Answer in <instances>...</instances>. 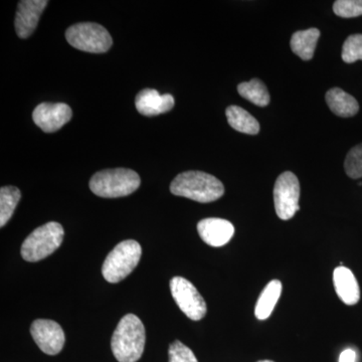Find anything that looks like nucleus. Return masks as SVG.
<instances>
[{
	"label": "nucleus",
	"mask_w": 362,
	"mask_h": 362,
	"mask_svg": "<svg viewBox=\"0 0 362 362\" xmlns=\"http://www.w3.org/2000/svg\"><path fill=\"white\" fill-rule=\"evenodd\" d=\"M238 92L243 98L259 107H266L270 103V94L265 84L259 78H252L250 82L240 83Z\"/></svg>",
	"instance_id": "6ab92c4d"
},
{
	"label": "nucleus",
	"mask_w": 362,
	"mask_h": 362,
	"mask_svg": "<svg viewBox=\"0 0 362 362\" xmlns=\"http://www.w3.org/2000/svg\"><path fill=\"white\" fill-rule=\"evenodd\" d=\"M333 283L337 296L343 303L356 305L361 299V289L356 276L346 267H337L333 272Z\"/></svg>",
	"instance_id": "4468645a"
},
{
	"label": "nucleus",
	"mask_w": 362,
	"mask_h": 362,
	"mask_svg": "<svg viewBox=\"0 0 362 362\" xmlns=\"http://www.w3.org/2000/svg\"><path fill=\"white\" fill-rule=\"evenodd\" d=\"M333 11L340 18H350L362 16V0H337Z\"/></svg>",
	"instance_id": "5701e85b"
},
{
	"label": "nucleus",
	"mask_w": 362,
	"mask_h": 362,
	"mask_svg": "<svg viewBox=\"0 0 362 362\" xmlns=\"http://www.w3.org/2000/svg\"><path fill=\"white\" fill-rule=\"evenodd\" d=\"M171 194L207 204L218 201L225 194L223 183L202 171H185L176 176L170 185Z\"/></svg>",
	"instance_id": "f03ea898"
},
{
	"label": "nucleus",
	"mask_w": 362,
	"mask_h": 362,
	"mask_svg": "<svg viewBox=\"0 0 362 362\" xmlns=\"http://www.w3.org/2000/svg\"><path fill=\"white\" fill-rule=\"evenodd\" d=\"M47 4L49 1L47 0H23L18 2L14 25L21 39H28L35 32Z\"/></svg>",
	"instance_id": "9b49d317"
},
{
	"label": "nucleus",
	"mask_w": 362,
	"mask_h": 362,
	"mask_svg": "<svg viewBox=\"0 0 362 362\" xmlns=\"http://www.w3.org/2000/svg\"><path fill=\"white\" fill-rule=\"evenodd\" d=\"M258 362H274V361H259Z\"/></svg>",
	"instance_id": "a878e982"
},
{
	"label": "nucleus",
	"mask_w": 362,
	"mask_h": 362,
	"mask_svg": "<svg viewBox=\"0 0 362 362\" xmlns=\"http://www.w3.org/2000/svg\"><path fill=\"white\" fill-rule=\"evenodd\" d=\"M145 328L134 314H127L117 325L111 339V349L119 362H136L144 351Z\"/></svg>",
	"instance_id": "f257e3e1"
},
{
	"label": "nucleus",
	"mask_w": 362,
	"mask_h": 362,
	"mask_svg": "<svg viewBox=\"0 0 362 362\" xmlns=\"http://www.w3.org/2000/svg\"><path fill=\"white\" fill-rule=\"evenodd\" d=\"M168 362H199L194 352L182 342L175 340L168 349Z\"/></svg>",
	"instance_id": "b1692460"
},
{
	"label": "nucleus",
	"mask_w": 362,
	"mask_h": 362,
	"mask_svg": "<svg viewBox=\"0 0 362 362\" xmlns=\"http://www.w3.org/2000/svg\"><path fill=\"white\" fill-rule=\"evenodd\" d=\"M226 115L228 124L233 129L245 134H258L259 131L258 120L245 109L239 106H230L226 109Z\"/></svg>",
	"instance_id": "a211bd4d"
},
{
	"label": "nucleus",
	"mask_w": 362,
	"mask_h": 362,
	"mask_svg": "<svg viewBox=\"0 0 362 362\" xmlns=\"http://www.w3.org/2000/svg\"><path fill=\"white\" fill-rule=\"evenodd\" d=\"M282 292V283L279 280H273L266 286L265 289L259 295L255 308V315L259 320H266L273 313L274 308L280 299Z\"/></svg>",
	"instance_id": "f3484780"
},
{
	"label": "nucleus",
	"mask_w": 362,
	"mask_h": 362,
	"mask_svg": "<svg viewBox=\"0 0 362 362\" xmlns=\"http://www.w3.org/2000/svg\"><path fill=\"white\" fill-rule=\"evenodd\" d=\"M21 190L16 187H4L0 189V226L8 223L16 206L21 201Z\"/></svg>",
	"instance_id": "aec40b11"
},
{
	"label": "nucleus",
	"mask_w": 362,
	"mask_h": 362,
	"mask_svg": "<svg viewBox=\"0 0 362 362\" xmlns=\"http://www.w3.org/2000/svg\"><path fill=\"white\" fill-rule=\"evenodd\" d=\"M342 59L347 64L362 61V35H349L342 47Z\"/></svg>",
	"instance_id": "412c9836"
},
{
	"label": "nucleus",
	"mask_w": 362,
	"mask_h": 362,
	"mask_svg": "<svg viewBox=\"0 0 362 362\" xmlns=\"http://www.w3.org/2000/svg\"><path fill=\"white\" fill-rule=\"evenodd\" d=\"M319 37L320 32L314 28L295 33L290 42L293 52L303 61H309L313 58Z\"/></svg>",
	"instance_id": "dca6fc26"
},
{
	"label": "nucleus",
	"mask_w": 362,
	"mask_h": 362,
	"mask_svg": "<svg viewBox=\"0 0 362 362\" xmlns=\"http://www.w3.org/2000/svg\"><path fill=\"white\" fill-rule=\"evenodd\" d=\"M173 95H160L156 90L145 89L138 93L135 106L141 115L152 117L166 113L175 107Z\"/></svg>",
	"instance_id": "ddd939ff"
},
{
	"label": "nucleus",
	"mask_w": 362,
	"mask_h": 362,
	"mask_svg": "<svg viewBox=\"0 0 362 362\" xmlns=\"http://www.w3.org/2000/svg\"><path fill=\"white\" fill-rule=\"evenodd\" d=\"M326 103L335 115L343 118L354 117L359 111L358 102L356 98L339 88H333L326 93Z\"/></svg>",
	"instance_id": "2eb2a0df"
},
{
	"label": "nucleus",
	"mask_w": 362,
	"mask_h": 362,
	"mask_svg": "<svg viewBox=\"0 0 362 362\" xmlns=\"http://www.w3.org/2000/svg\"><path fill=\"white\" fill-rule=\"evenodd\" d=\"M346 175L352 180L362 177V143L350 149L344 161Z\"/></svg>",
	"instance_id": "4be33fe9"
},
{
	"label": "nucleus",
	"mask_w": 362,
	"mask_h": 362,
	"mask_svg": "<svg viewBox=\"0 0 362 362\" xmlns=\"http://www.w3.org/2000/svg\"><path fill=\"white\" fill-rule=\"evenodd\" d=\"M197 232L206 244L211 247H223L232 240L235 228L223 218H204L197 223Z\"/></svg>",
	"instance_id": "f8f14e48"
},
{
	"label": "nucleus",
	"mask_w": 362,
	"mask_h": 362,
	"mask_svg": "<svg viewBox=\"0 0 362 362\" xmlns=\"http://www.w3.org/2000/svg\"><path fill=\"white\" fill-rule=\"evenodd\" d=\"M300 183L291 171L279 176L274 187V204L276 214L281 220H291L300 209Z\"/></svg>",
	"instance_id": "0eeeda50"
},
{
	"label": "nucleus",
	"mask_w": 362,
	"mask_h": 362,
	"mask_svg": "<svg viewBox=\"0 0 362 362\" xmlns=\"http://www.w3.org/2000/svg\"><path fill=\"white\" fill-rule=\"evenodd\" d=\"M64 228L61 223L49 221L35 228L23 242L21 256L28 262H39L59 249L63 243Z\"/></svg>",
	"instance_id": "39448f33"
},
{
	"label": "nucleus",
	"mask_w": 362,
	"mask_h": 362,
	"mask_svg": "<svg viewBox=\"0 0 362 362\" xmlns=\"http://www.w3.org/2000/svg\"><path fill=\"white\" fill-rule=\"evenodd\" d=\"M142 249L139 243L133 240H124L107 256L102 274L109 283H118L132 273L141 259Z\"/></svg>",
	"instance_id": "20e7f679"
},
{
	"label": "nucleus",
	"mask_w": 362,
	"mask_h": 362,
	"mask_svg": "<svg viewBox=\"0 0 362 362\" xmlns=\"http://www.w3.org/2000/svg\"><path fill=\"white\" fill-rule=\"evenodd\" d=\"M66 39L75 49L93 54L106 52L113 44L108 30L95 23H81L71 26L66 30Z\"/></svg>",
	"instance_id": "423d86ee"
},
{
	"label": "nucleus",
	"mask_w": 362,
	"mask_h": 362,
	"mask_svg": "<svg viewBox=\"0 0 362 362\" xmlns=\"http://www.w3.org/2000/svg\"><path fill=\"white\" fill-rule=\"evenodd\" d=\"M356 354L352 349H346L340 354L339 362H356Z\"/></svg>",
	"instance_id": "393cba45"
},
{
	"label": "nucleus",
	"mask_w": 362,
	"mask_h": 362,
	"mask_svg": "<svg viewBox=\"0 0 362 362\" xmlns=\"http://www.w3.org/2000/svg\"><path fill=\"white\" fill-rule=\"evenodd\" d=\"M170 291L181 311L194 321H199L206 315L207 307L204 298L192 283L182 277L170 281Z\"/></svg>",
	"instance_id": "6e6552de"
},
{
	"label": "nucleus",
	"mask_w": 362,
	"mask_h": 362,
	"mask_svg": "<svg viewBox=\"0 0 362 362\" xmlns=\"http://www.w3.org/2000/svg\"><path fill=\"white\" fill-rule=\"evenodd\" d=\"M140 183L139 175L131 169H106L90 178V188L98 197L116 199L133 194L140 187Z\"/></svg>",
	"instance_id": "7ed1b4c3"
},
{
	"label": "nucleus",
	"mask_w": 362,
	"mask_h": 362,
	"mask_svg": "<svg viewBox=\"0 0 362 362\" xmlns=\"http://www.w3.org/2000/svg\"><path fill=\"white\" fill-rule=\"evenodd\" d=\"M73 116L71 107L65 103H42L33 113V122L45 133L61 129Z\"/></svg>",
	"instance_id": "9d476101"
},
{
	"label": "nucleus",
	"mask_w": 362,
	"mask_h": 362,
	"mask_svg": "<svg viewBox=\"0 0 362 362\" xmlns=\"http://www.w3.org/2000/svg\"><path fill=\"white\" fill-rule=\"evenodd\" d=\"M30 333L40 349L49 356L59 354L65 345V333L56 321L37 319L32 324Z\"/></svg>",
	"instance_id": "1a4fd4ad"
}]
</instances>
